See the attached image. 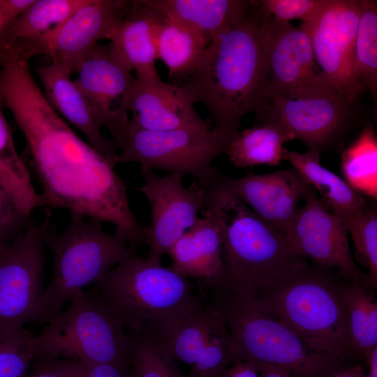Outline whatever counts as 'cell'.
I'll list each match as a JSON object with an SVG mask.
<instances>
[{"label":"cell","instance_id":"cell-1","mask_svg":"<svg viewBox=\"0 0 377 377\" xmlns=\"http://www.w3.org/2000/svg\"><path fill=\"white\" fill-rule=\"evenodd\" d=\"M29 61L15 55L0 58V96L25 139L44 206L111 223L136 249L145 242V228L132 211L115 164L80 138L52 107Z\"/></svg>","mask_w":377,"mask_h":377},{"label":"cell","instance_id":"cell-2","mask_svg":"<svg viewBox=\"0 0 377 377\" xmlns=\"http://www.w3.org/2000/svg\"><path fill=\"white\" fill-rule=\"evenodd\" d=\"M264 10L251 11L214 37L193 74L179 84L194 103L209 111L214 128L232 135L242 119L269 99L265 54L260 36Z\"/></svg>","mask_w":377,"mask_h":377},{"label":"cell","instance_id":"cell-3","mask_svg":"<svg viewBox=\"0 0 377 377\" xmlns=\"http://www.w3.org/2000/svg\"><path fill=\"white\" fill-rule=\"evenodd\" d=\"M222 178L208 186L221 230L223 264L222 281L215 288L251 300L309 266L291 251L286 236L255 214Z\"/></svg>","mask_w":377,"mask_h":377},{"label":"cell","instance_id":"cell-4","mask_svg":"<svg viewBox=\"0 0 377 377\" xmlns=\"http://www.w3.org/2000/svg\"><path fill=\"white\" fill-rule=\"evenodd\" d=\"M94 284L128 337L155 346L201 302L187 278L135 252Z\"/></svg>","mask_w":377,"mask_h":377},{"label":"cell","instance_id":"cell-5","mask_svg":"<svg viewBox=\"0 0 377 377\" xmlns=\"http://www.w3.org/2000/svg\"><path fill=\"white\" fill-rule=\"evenodd\" d=\"M211 291L207 302L221 316L232 344V361L268 364L292 377H331L343 369L341 360L310 348L279 319L250 301L222 288Z\"/></svg>","mask_w":377,"mask_h":377},{"label":"cell","instance_id":"cell-6","mask_svg":"<svg viewBox=\"0 0 377 377\" xmlns=\"http://www.w3.org/2000/svg\"><path fill=\"white\" fill-rule=\"evenodd\" d=\"M71 213L66 228L56 233L50 224L46 236L52 256L53 275L40 297L33 322L47 323L79 290L99 280L135 250L117 232H106L99 221Z\"/></svg>","mask_w":377,"mask_h":377},{"label":"cell","instance_id":"cell-7","mask_svg":"<svg viewBox=\"0 0 377 377\" xmlns=\"http://www.w3.org/2000/svg\"><path fill=\"white\" fill-rule=\"evenodd\" d=\"M275 316L310 348L343 361L354 353L341 290L309 267L248 300Z\"/></svg>","mask_w":377,"mask_h":377},{"label":"cell","instance_id":"cell-8","mask_svg":"<svg viewBox=\"0 0 377 377\" xmlns=\"http://www.w3.org/2000/svg\"><path fill=\"white\" fill-rule=\"evenodd\" d=\"M119 154L117 165L135 163L140 173L159 170L188 175L207 187L221 175L213 161L235 136L214 128L149 131L135 126L128 116L109 131Z\"/></svg>","mask_w":377,"mask_h":377},{"label":"cell","instance_id":"cell-9","mask_svg":"<svg viewBox=\"0 0 377 377\" xmlns=\"http://www.w3.org/2000/svg\"><path fill=\"white\" fill-rule=\"evenodd\" d=\"M130 337L93 292L77 290L68 306L34 335L33 359H66L130 368Z\"/></svg>","mask_w":377,"mask_h":377},{"label":"cell","instance_id":"cell-10","mask_svg":"<svg viewBox=\"0 0 377 377\" xmlns=\"http://www.w3.org/2000/svg\"><path fill=\"white\" fill-rule=\"evenodd\" d=\"M263 10L260 36L266 58L269 99L274 96L303 98L338 94L317 64L306 33Z\"/></svg>","mask_w":377,"mask_h":377},{"label":"cell","instance_id":"cell-11","mask_svg":"<svg viewBox=\"0 0 377 377\" xmlns=\"http://www.w3.org/2000/svg\"><path fill=\"white\" fill-rule=\"evenodd\" d=\"M140 174L144 183L138 190L150 207V224L145 228L149 245L146 259L161 264L172 245L200 219L199 212L207 205L208 188L195 180L185 186L180 173L161 176L148 170Z\"/></svg>","mask_w":377,"mask_h":377},{"label":"cell","instance_id":"cell-12","mask_svg":"<svg viewBox=\"0 0 377 377\" xmlns=\"http://www.w3.org/2000/svg\"><path fill=\"white\" fill-rule=\"evenodd\" d=\"M51 224L30 226L0 251V330L33 322L41 292L45 236Z\"/></svg>","mask_w":377,"mask_h":377},{"label":"cell","instance_id":"cell-13","mask_svg":"<svg viewBox=\"0 0 377 377\" xmlns=\"http://www.w3.org/2000/svg\"><path fill=\"white\" fill-rule=\"evenodd\" d=\"M353 103L339 94L303 98L274 96L256 112L258 124L271 123L304 143L320 156L353 126Z\"/></svg>","mask_w":377,"mask_h":377},{"label":"cell","instance_id":"cell-14","mask_svg":"<svg viewBox=\"0 0 377 377\" xmlns=\"http://www.w3.org/2000/svg\"><path fill=\"white\" fill-rule=\"evenodd\" d=\"M359 0H327L319 13L300 27L308 35L324 77L343 97L355 103L364 92L353 73Z\"/></svg>","mask_w":377,"mask_h":377},{"label":"cell","instance_id":"cell-15","mask_svg":"<svg viewBox=\"0 0 377 377\" xmlns=\"http://www.w3.org/2000/svg\"><path fill=\"white\" fill-rule=\"evenodd\" d=\"M344 222L327 209L312 188L285 236L291 251L317 265L336 268L347 279L364 283L366 274L355 264Z\"/></svg>","mask_w":377,"mask_h":377},{"label":"cell","instance_id":"cell-16","mask_svg":"<svg viewBox=\"0 0 377 377\" xmlns=\"http://www.w3.org/2000/svg\"><path fill=\"white\" fill-rule=\"evenodd\" d=\"M130 1L89 0L64 22L43 37L34 47L32 57L45 54L52 62L72 73L98 41L107 39L122 18Z\"/></svg>","mask_w":377,"mask_h":377},{"label":"cell","instance_id":"cell-17","mask_svg":"<svg viewBox=\"0 0 377 377\" xmlns=\"http://www.w3.org/2000/svg\"><path fill=\"white\" fill-rule=\"evenodd\" d=\"M222 179L255 214L284 235L313 188L293 168Z\"/></svg>","mask_w":377,"mask_h":377},{"label":"cell","instance_id":"cell-18","mask_svg":"<svg viewBox=\"0 0 377 377\" xmlns=\"http://www.w3.org/2000/svg\"><path fill=\"white\" fill-rule=\"evenodd\" d=\"M74 80L89 101L101 126L108 128L128 114L135 76L112 45H96L78 63Z\"/></svg>","mask_w":377,"mask_h":377},{"label":"cell","instance_id":"cell-19","mask_svg":"<svg viewBox=\"0 0 377 377\" xmlns=\"http://www.w3.org/2000/svg\"><path fill=\"white\" fill-rule=\"evenodd\" d=\"M183 89L163 82L158 73L135 75L126 103L132 123L149 131L210 127Z\"/></svg>","mask_w":377,"mask_h":377},{"label":"cell","instance_id":"cell-20","mask_svg":"<svg viewBox=\"0 0 377 377\" xmlns=\"http://www.w3.org/2000/svg\"><path fill=\"white\" fill-rule=\"evenodd\" d=\"M170 268L185 277L196 279L200 287L219 286L223 279L221 237L215 210L209 202L204 215L170 249Z\"/></svg>","mask_w":377,"mask_h":377},{"label":"cell","instance_id":"cell-21","mask_svg":"<svg viewBox=\"0 0 377 377\" xmlns=\"http://www.w3.org/2000/svg\"><path fill=\"white\" fill-rule=\"evenodd\" d=\"M36 71L52 107L78 129L97 152L117 165L118 149L112 140L102 134V127L91 105L71 79V70L52 62L37 67Z\"/></svg>","mask_w":377,"mask_h":377},{"label":"cell","instance_id":"cell-22","mask_svg":"<svg viewBox=\"0 0 377 377\" xmlns=\"http://www.w3.org/2000/svg\"><path fill=\"white\" fill-rule=\"evenodd\" d=\"M164 17L151 0L130 1L125 14L108 36L107 39L135 75L158 73L157 35Z\"/></svg>","mask_w":377,"mask_h":377},{"label":"cell","instance_id":"cell-23","mask_svg":"<svg viewBox=\"0 0 377 377\" xmlns=\"http://www.w3.org/2000/svg\"><path fill=\"white\" fill-rule=\"evenodd\" d=\"M89 0H36L1 35L0 54L29 61L34 46Z\"/></svg>","mask_w":377,"mask_h":377},{"label":"cell","instance_id":"cell-24","mask_svg":"<svg viewBox=\"0 0 377 377\" xmlns=\"http://www.w3.org/2000/svg\"><path fill=\"white\" fill-rule=\"evenodd\" d=\"M288 161L306 182L318 193L324 206L346 224L365 207L368 200L346 181L320 163V156L306 151L300 153L284 149Z\"/></svg>","mask_w":377,"mask_h":377},{"label":"cell","instance_id":"cell-25","mask_svg":"<svg viewBox=\"0 0 377 377\" xmlns=\"http://www.w3.org/2000/svg\"><path fill=\"white\" fill-rule=\"evenodd\" d=\"M209 44L204 34L193 26L165 15L157 35V59L167 66L174 85L193 74Z\"/></svg>","mask_w":377,"mask_h":377},{"label":"cell","instance_id":"cell-26","mask_svg":"<svg viewBox=\"0 0 377 377\" xmlns=\"http://www.w3.org/2000/svg\"><path fill=\"white\" fill-rule=\"evenodd\" d=\"M165 15L193 26L211 40L229 25L243 20L253 9L254 1L151 0Z\"/></svg>","mask_w":377,"mask_h":377},{"label":"cell","instance_id":"cell-27","mask_svg":"<svg viewBox=\"0 0 377 377\" xmlns=\"http://www.w3.org/2000/svg\"><path fill=\"white\" fill-rule=\"evenodd\" d=\"M223 323L217 309L201 302L172 332L155 346L165 356L193 365L206 343Z\"/></svg>","mask_w":377,"mask_h":377},{"label":"cell","instance_id":"cell-28","mask_svg":"<svg viewBox=\"0 0 377 377\" xmlns=\"http://www.w3.org/2000/svg\"><path fill=\"white\" fill-rule=\"evenodd\" d=\"M294 139L293 134L281 127L265 123L236 133L225 154L237 168L277 166L284 160L283 145Z\"/></svg>","mask_w":377,"mask_h":377},{"label":"cell","instance_id":"cell-29","mask_svg":"<svg viewBox=\"0 0 377 377\" xmlns=\"http://www.w3.org/2000/svg\"><path fill=\"white\" fill-rule=\"evenodd\" d=\"M0 96V182L20 212L29 217L44 202L33 185L30 170L17 151L11 131L3 114Z\"/></svg>","mask_w":377,"mask_h":377},{"label":"cell","instance_id":"cell-30","mask_svg":"<svg viewBox=\"0 0 377 377\" xmlns=\"http://www.w3.org/2000/svg\"><path fill=\"white\" fill-rule=\"evenodd\" d=\"M341 168L343 179L364 197L377 199V136L367 125L343 151Z\"/></svg>","mask_w":377,"mask_h":377},{"label":"cell","instance_id":"cell-31","mask_svg":"<svg viewBox=\"0 0 377 377\" xmlns=\"http://www.w3.org/2000/svg\"><path fill=\"white\" fill-rule=\"evenodd\" d=\"M341 289L354 353L366 359L377 347V302L363 283L351 281Z\"/></svg>","mask_w":377,"mask_h":377},{"label":"cell","instance_id":"cell-32","mask_svg":"<svg viewBox=\"0 0 377 377\" xmlns=\"http://www.w3.org/2000/svg\"><path fill=\"white\" fill-rule=\"evenodd\" d=\"M360 8L355 34L353 73L356 84L377 98V1L359 0Z\"/></svg>","mask_w":377,"mask_h":377},{"label":"cell","instance_id":"cell-33","mask_svg":"<svg viewBox=\"0 0 377 377\" xmlns=\"http://www.w3.org/2000/svg\"><path fill=\"white\" fill-rule=\"evenodd\" d=\"M356 260L367 270L364 286L377 285V209L376 200L367 201L364 209L346 225Z\"/></svg>","mask_w":377,"mask_h":377},{"label":"cell","instance_id":"cell-34","mask_svg":"<svg viewBox=\"0 0 377 377\" xmlns=\"http://www.w3.org/2000/svg\"><path fill=\"white\" fill-rule=\"evenodd\" d=\"M34 357L31 332L24 327L0 330V377H26Z\"/></svg>","mask_w":377,"mask_h":377},{"label":"cell","instance_id":"cell-35","mask_svg":"<svg viewBox=\"0 0 377 377\" xmlns=\"http://www.w3.org/2000/svg\"><path fill=\"white\" fill-rule=\"evenodd\" d=\"M131 377H193L183 373L175 360L163 355L152 343L130 338Z\"/></svg>","mask_w":377,"mask_h":377},{"label":"cell","instance_id":"cell-36","mask_svg":"<svg viewBox=\"0 0 377 377\" xmlns=\"http://www.w3.org/2000/svg\"><path fill=\"white\" fill-rule=\"evenodd\" d=\"M232 361V340L223 321L206 343L190 374L193 377H226Z\"/></svg>","mask_w":377,"mask_h":377},{"label":"cell","instance_id":"cell-37","mask_svg":"<svg viewBox=\"0 0 377 377\" xmlns=\"http://www.w3.org/2000/svg\"><path fill=\"white\" fill-rule=\"evenodd\" d=\"M326 2L327 0H260L265 11L274 19L285 22L297 19L302 24L311 21Z\"/></svg>","mask_w":377,"mask_h":377},{"label":"cell","instance_id":"cell-38","mask_svg":"<svg viewBox=\"0 0 377 377\" xmlns=\"http://www.w3.org/2000/svg\"><path fill=\"white\" fill-rule=\"evenodd\" d=\"M43 360L71 377H131L129 370L110 364L66 359Z\"/></svg>","mask_w":377,"mask_h":377},{"label":"cell","instance_id":"cell-39","mask_svg":"<svg viewBox=\"0 0 377 377\" xmlns=\"http://www.w3.org/2000/svg\"><path fill=\"white\" fill-rule=\"evenodd\" d=\"M26 217L18 209L15 202L0 182V246L7 245L5 240L24 221Z\"/></svg>","mask_w":377,"mask_h":377},{"label":"cell","instance_id":"cell-40","mask_svg":"<svg viewBox=\"0 0 377 377\" xmlns=\"http://www.w3.org/2000/svg\"><path fill=\"white\" fill-rule=\"evenodd\" d=\"M36 0H0V35H1Z\"/></svg>","mask_w":377,"mask_h":377},{"label":"cell","instance_id":"cell-41","mask_svg":"<svg viewBox=\"0 0 377 377\" xmlns=\"http://www.w3.org/2000/svg\"><path fill=\"white\" fill-rule=\"evenodd\" d=\"M34 370L26 377H71L46 360L33 359Z\"/></svg>","mask_w":377,"mask_h":377},{"label":"cell","instance_id":"cell-42","mask_svg":"<svg viewBox=\"0 0 377 377\" xmlns=\"http://www.w3.org/2000/svg\"><path fill=\"white\" fill-rule=\"evenodd\" d=\"M258 374V371L253 364L239 362L234 363L229 369L226 377H259Z\"/></svg>","mask_w":377,"mask_h":377},{"label":"cell","instance_id":"cell-43","mask_svg":"<svg viewBox=\"0 0 377 377\" xmlns=\"http://www.w3.org/2000/svg\"><path fill=\"white\" fill-rule=\"evenodd\" d=\"M254 366L260 377H292L287 370L279 367L268 364H258Z\"/></svg>","mask_w":377,"mask_h":377},{"label":"cell","instance_id":"cell-44","mask_svg":"<svg viewBox=\"0 0 377 377\" xmlns=\"http://www.w3.org/2000/svg\"><path fill=\"white\" fill-rule=\"evenodd\" d=\"M364 375L363 369L360 366H357L350 369H343L331 377H362Z\"/></svg>","mask_w":377,"mask_h":377},{"label":"cell","instance_id":"cell-45","mask_svg":"<svg viewBox=\"0 0 377 377\" xmlns=\"http://www.w3.org/2000/svg\"><path fill=\"white\" fill-rule=\"evenodd\" d=\"M367 360L369 366V372L366 377H377V347L369 354Z\"/></svg>","mask_w":377,"mask_h":377},{"label":"cell","instance_id":"cell-46","mask_svg":"<svg viewBox=\"0 0 377 377\" xmlns=\"http://www.w3.org/2000/svg\"><path fill=\"white\" fill-rule=\"evenodd\" d=\"M5 247H6V246H5ZM5 247H1V246H0V251H1V250H3Z\"/></svg>","mask_w":377,"mask_h":377},{"label":"cell","instance_id":"cell-47","mask_svg":"<svg viewBox=\"0 0 377 377\" xmlns=\"http://www.w3.org/2000/svg\"><path fill=\"white\" fill-rule=\"evenodd\" d=\"M362 377H366V376L364 375V376H363Z\"/></svg>","mask_w":377,"mask_h":377}]
</instances>
